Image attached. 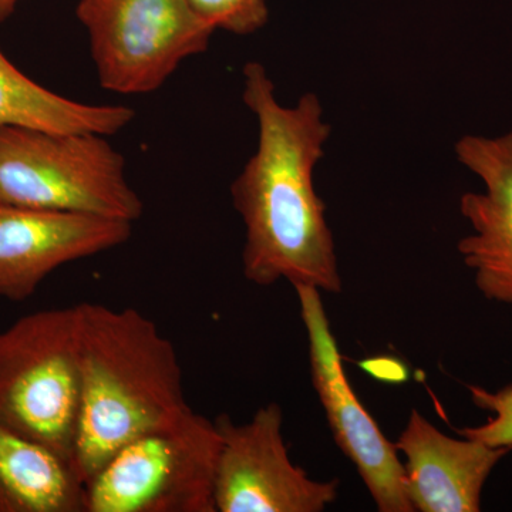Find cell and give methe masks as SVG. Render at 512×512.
Returning a JSON list of instances; mask_svg holds the SVG:
<instances>
[{
  "mask_svg": "<svg viewBox=\"0 0 512 512\" xmlns=\"http://www.w3.org/2000/svg\"><path fill=\"white\" fill-rule=\"evenodd\" d=\"M245 106L258 123L255 153L231 185L245 225L244 275L258 286L288 281L322 292H342L335 239L315 190L316 167L332 127L318 94L284 106L259 62L242 69Z\"/></svg>",
  "mask_w": 512,
  "mask_h": 512,
  "instance_id": "cell-1",
  "label": "cell"
},
{
  "mask_svg": "<svg viewBox=\"0 0 512 512\" xmlns=\"http://www.w3.org/2000/svg\"><path fill=\"white\" fill-rule=\"evenodd\" d=\"M80 414L73 470L84 485L128 441L191 412L173 342L134 308L77 303Z\"/></svg>",
  "mask_w": 512,
  "mask_h": 512,
  "instance_id": "cell-2",
  "label": "cell"
},
{
  "mask_svg": "<svg viewBox=\"0 0 512 512\" xmlns=\"http://www.w3.org/2000/svg\"><path fill=\"white\" fill-rule=\"evenodd\" d=\"M0 204L134 224L144 212L106 136L0 126Z\"/></svg>",
  "mask_w": 512,
  "mask_h": 512,
  "instance_id": "cell-3",
  "label": "cell"
},
{
  "mask_svg": "<svg viewBox=\"0 0 512 512\" xmlns=\"http://www.w3.org/2000/svg\"><path fill=\"white\" fill-rule=\"evenodd\" d=\"M76 305L29 313L0 332V426L73 467L80 414Z\"/></svg>",
  "mask_w": 512,
  "mask_h": 512,
  "instance_id": "cell-4",
  "label": "cell"
},
{
  "mask_svg": "<svg viewBox=\"0 0 512 512\" xmlns=\"http://www.w3.org/2000/svg\"><path fill=\"white\" fill-rule=\"evenodd\" d=\"M220 448L215 421L191 410L119 448L84 485L86 512H217Z\"/></svg>",
  "mask_w": 512,
  "mask_h": 512,
  "instance_id": "cell-5",
  "label": "cell"
},
{
  "mask_svg": "<svg viewBox=\"0 0 512 512\" xmlns=\"http://www.w3.org/2000/svg\"><path fill=\"white\" fill-rule=\"evenodd\" d=\"M76 15L100 86L128 96L156 92L215 32L187 0H79Z\"/></svg>",
  "mask_w": 512,
  "mask_h": 512,
  "instance_id": "cell-6",
  "label": "cell"
},
{
  "mask_svg": "<svg viewBox=\"0 0 512 512\" xmlns=\"http://www.w3.org/2000/svg\"><path fill=\"white\" fill-rule=\"evenodd\" d=\"M221 436L215 473L217 512H322L338 498L339 481H318L289 457L278 403L248 423L228 414L215 420Z\"/></svg>",
  "mask_w": 512,
  "mask_h": 512,
  "instance_id": "cell-7",
  "label": "cell"
},
{
  "mask_svg": "<svg viewBox=\"0 0 512 512\" xmlns=\"http://www.w3.org/2000/svg\"><path fill=\"white\" fill-rule=\"evenodd\" d=\"M309 343V365L333 439L355 464L380 512H413L396 446L350 386L319 289L293 286Z\"/></svg>",
  "mask_w": 512,
  "mask_h": 512,
  "instance_id": "cell-8",
  "label": "cell"
},
{
  "mask_svg": "<svg viewBox=\"0 0 512 512\" xmlns=\"http://www.w3.org/2000/svg\"><path fill=\"white\" fill-rule=\"evenodd\" d=\"M133 224L0 204V298L25 302L60 266L126 244Z\"/></svg>",
  "mask_w": 512,
  "mask_h": 512,
  "instance_id": "cell-9",
  "label": "cell"
},
{
  "mask_svg": "<svg viewBox=\"0 0 512 512\" xmlns=\"http://www.w3.org/2000/svg\"><path fill=\"white\" fill-rule=\"evenodd\" d=\"M454 153L483 184V191L461 195L460 212L471 231L458 241V254L487 301L512 305V131L467 134Z\"/></svg>",
  "mask_w": 512,
  "mask_h": 512,
  "instance_id": "cell-10",
  "label": "cell"
},
{
  "mask_svg": "<svg viewBox=\"0 0 512 512\" xmlns=\"http://www.w3.org/2000/svg\"><path fill=\"white\" fill-rule=\"evenodd\" d=\"M404 457L406 490L414 511L478 512L488 478L511 447L453 439L416 409L394 443Z\"/></svg>",
  "mask_w": 512,
  "mask_h": 512,
  "instance_id": "cell-11",
  "label": "cell"
},
{
  "mask_svg": "<svg viewBox=\"0 0 512 512\" xmlns=\"http://www.w3.org/2000/svg\"><path fill=\"white\" fill-rule=\"evenodd\" d=\"M0 512H86V488L55 451L0 426Z\"/></svg>",
  "mask_w": 512,
  "mask_h": 512,
  "instance_id": "cell-12",
  "label": "cell"
},
{
  "mask_svg": "<svg viewBox=\"0 0 512 512\" xmlns=\"http://www.w3.org/2000/svg\"><path fill=\"white\" fill-rule=\"evenodd\" d=\"M134 117V110L120 104H84L50 92L20 72L0 50V126L110 137Z\"/></svg>",
  "mask_w": 512,
  "mask_h": 512,
  "instance_id": "cell-13",
  "label": "cell"
},
{
  "mask_svg": "<svg viewBox=\"0 0 512 512\" xmlns=\"http://www.w3.org/2000/svg\"><path fill=\"white\" fill-rule=\"evenodd\" d=\"M467 389L474 406L490 413V417L480 426L456 429L458 436L481 441L491 447L512 448V383L495 392L474 384Z\"/></svg>",
  "mask_w": 512,
  "mask_h": 512,
  "instance_id": "cell-14",
  "label": "cell"
},
{
  "mask_svg": "<svg viewBox=\"0 0 512 512\" xmlns=\"http://www.w3.org/2000/svg\"><path fill=\"white\" fill-rule=\"evenodd\" d=\"M198 18L212 29L248 36L265 28L268 0H187Z\"/></svg>",
  "mask_w": 512,
  "mask_h": 512,
  "instance_id": "cell-15",
  "label": "cell"
},
{
  "mask_svg": "<svg viewBox=\"0 0 512 512\" xmlns=\"http://www.w3.org/2000/svg\"><path fill=\"white\" fill-rule=\"evenodd\" d=\"M362 367L370 376L386 383L406 382L407 377H409L406 366L400 360L393 359V357H375V359L363 362Z\"/></svg>",
  "mask_w": 512,
  "mask_h": 512,
  "instance_id": "cell-16",
  "label": "cell"
},
{
  "mask_svg": "<svg viewBox=\"0 0 512 512\" xmlns=\"http://www.w3.org/2000/svg\"><path fill=\"white\" fill-rule=\"evenodd\" d=\"M19 0H0V23L5 22L15 12Z\"/></svg>",
  "mask_w": 512,
  "mask_h": 512,
  "instance_id": "cell-17",
  "label": "cell"
}]
</instances>
